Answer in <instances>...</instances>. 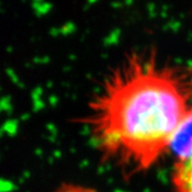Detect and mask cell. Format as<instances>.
<instances>
[{"mask_svg":"<svg viewBox=\"0 0 192 192\" xmlns=\"http://www.w3.org/2000/svg\"><path fill=\"white\" fill-rule=\"evenodd\" d=\"M82 122L102 161L125 177L151 170L192 122V65L154 48L127 53L105 75Z\"/></svg>","mask_w":192,"mask_h":192,"instance_id":"obj_1","label":"cell"},{"mask_svg":"<svg viewBox=\"0 0 192 192\" xmlns=\"http://www.w3.org/2000/svg\"><path fill=\"white\" fill-rule=\"evenodd\" d=\"M173 192H192V146L177 157L171 172Z\"/></svg>","mask_w":192,"mask_h":192,"instance_id":"obj_2","label":"cell"},{"mask_svg":"<svg viewBox=\"0 0 192 192\" xmlns=\"http://www.w3.org/2000/svg\"><path fill=\"white\" fill-rule=\"evenodd\" d=\"M52 192H98L96 189L92 187H87L84 185H79V183H65L57 189H55Z\"/></svg>","mask_w":192,"mask_h":192,"instance_id":"obj_3","label":"cell"}]
</instances>
